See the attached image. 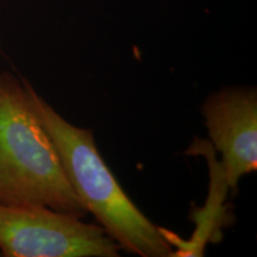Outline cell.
I'll return each instance as SVG.
<instances>
[{
    "label": "cell",
    "instance_id": "7a4b0ae2",
    "mask_svg": "<svg viewBox=\"0 0 257 257\" xmlns=\"http://www.w3.org/2000/svg\"><path fill=\"white\" fill-rule=\"evenodd\" d=\"M0 204L37 205L85 218L55 144L32 110L24 80L0 75Z\"/></svg>",
    "mask_w": 257,
    "mask_h": 257
},
{
    "label": "cell",
    "instance_id": "3957f363",
    "mask_svg": "<svg viewBox=\"0 0 257 257\" xmlns=\"http://www.w3.org/2000/svg\"><path fill=\"white\" fill-rule=\"evenodd\" d=\"M99 224L37 205L0 204V252L6 257H118Z\"/></svg>",
    "mask_w": 257,
    "mask_h": 257
},
{
    "label": "cell",
    "instance_id": "5b68a950",
    "mask_svg": "<svg viewBox=\"0 0 257 257\" xmlns=\"http://www.w3.org/2000/svg\"><path fill=\"white\" fill-rule=\"evenodd\" d=\"M0 75H2V73H0Z\"/></svg>",
    "mask_w": 257,
    "mask_h": 257
},
{
    "label": "cell",
    "instance_id": "277c9868",
    "mask_svg": "<svg viewBox=\"0 0 257 257\" xmlns=\"http://www.w3.org/2000/svg\"><path fill=\"white\" fill-rule=\"evenodd\" d=\"M211 146L221 155L227 187L236 191L243 176L257 169L256 87H225L201 106Z\"/></svg>",
    "mask_w": 257,
    "mask_h": 257
},
{
    "label": "cell",
    "instance_id": "6da1fadb",
    "mask_svg": "<svg viewBox=\"0 0 257 257\" xmlns=\"http://www.w3.org/2000/svg\"><path fill=\"white\" fill-rule=\"evenodd\" d=\"M29 100L59 152L74 193L121 250L141 257H169L174 250L161 227L125 193L95 144L91 128L64 119L24 80Z\"/></svg>",
    "mask_w": 257,
    "mask_h": 257
}]
</instances>
